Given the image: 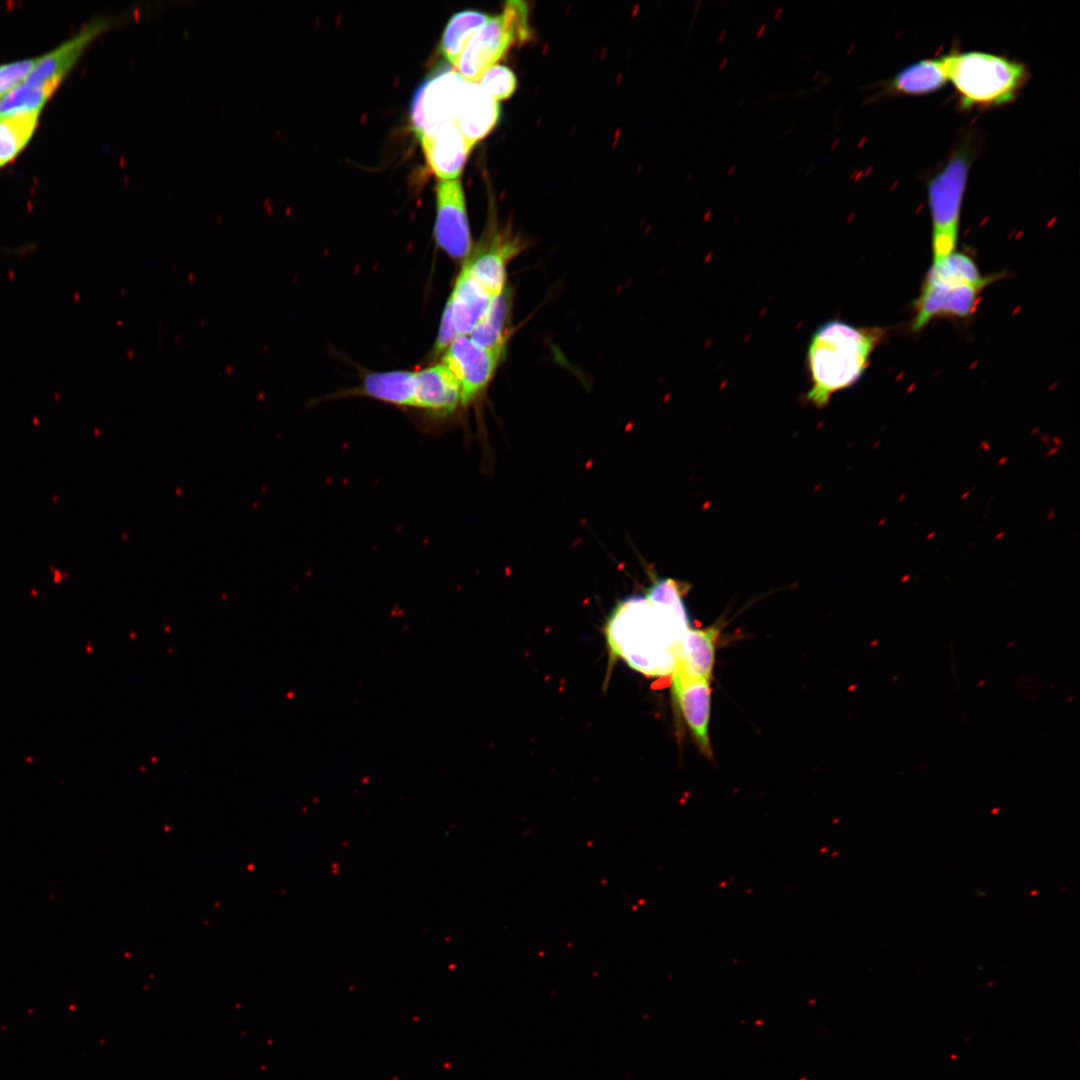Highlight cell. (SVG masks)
Returning <instances> with one entry per match:
<instances>
[{
    "instance_id": "obj_1",
    "label": "cell",
    "mask_w": 1080,
    "mask_h": 1080,
    "mask_svg": "<svg viewBox=\"0 0 1080 1080\" xmlns=\"http://www.w3.org/2000/svg\"><path fill=\"white\" fill-rule=\"evenodd\" d=\"M689 618L645 597L620 602L607 624L610 649L633 669L656 676L673 673L675 649Z\"/></svg>"
},
{
    "instance_id": "obj_2",
    "label": "cell",
    "mask_w": 1080,
    "mask_h": 1080,
    "mask_svg": "<svg viewBox=\"0 0 1080 1080\" xmlns=\"http://www.w3.org/2000/svg\"><path fill=\"white\" fill-rule=\"evenodd\" d=\"M885 333L882 327H858L836 319L819 325L806 352L810 388L805 401L825 408L836 392L856 384Z\"/></svg>"
},
{
    "instance_id": "obj_3",
    "label": "cell",
    "mask_w": 1080,
    "mask_h": 1080,
    "mask_svg": "<svg viewBox=\"0 0 1080 1080\" xmlns=\"http://www.w3.org/2000/svg\"><path fill=\"white\" fill-rule=\"evenodd\" d=\"M993 280V276H983L967 254L952 252L933 260L914 303L912 329L919 331L936 317L969 316Z\"/></svg>"
},
{
    "instance_id": "obj_4",
    "label": "cell",
    "mask_w": 1080,
    "mask_h": 1080,
    "mask_svg": "<svg viewBox=\"0 0 1080 1080\" xmlns=\"http://www.w3.org/2000/svg\"><path fill=\"white\" fill-rule=\"evenodd\" d=\"M939 59L947 80L953 83L965 108L1008 103L1027 79V70L1022 63L992 53H950Z\"/></svg>"
},
{
    "instance_id": "obj_5",
    "label": "cell",
    "mask_w": 1080,
    "mask_h": 1080,
    "mask_svg": "<svg viewBox=\"0 0 1080 1080\" xmlns=\"http://www.w3.org/2000/svg\"><path fill=\"white\" fill-rule=\"evenodd\" d=\"M530 33L527 3L508 1L503 12L490 17L468 41L455 65L458 74L475 83L509 48L528 41Z\"/></svg>"
},
{
    "instance_id": "obj_6",
    "label": "cell",
    "mask_w": 1080,
    "mask_h": 1080,
    "mask_svg": "<svg viewBox=\"0 0 1080 1080\" xmlns=\"http://www.w3.org/2000/svg\"><path fill=\"white\" fill-rule=\"evenodd\" d=\"M970 162L969 150L960 147L928 182L933 260L949 255L956 248Z\"/></svg>"
},
{
    "instance_id": "obj_7",
    "label": "cell",
    "mask_w": 1080,
    "mask_h": 1080,
    "mask_svg": "<svg viewBox=\"0 0 1080 1080\" xmlns=\"http://www.w3.org/2000/svg\"><path fill=\"white\" fill-rule=\"evenodd\" d=\"M465 83L458 72L440 68L418 87L410 109L411 122L418 138L455 123Z\"/></svg>"
},
{
    "instance_id": "obj_8",
    "label": "cell",
    "mask_w": 1080,
    "mask_h": 1080,
    "mask_svg": "<svg viewBox=\"0 0 1080 1080\" xmlns=\"http://www.w3.org/2000/svg\"><path fill=\"white\" fill-rule=\"evenodd\" d=\"M444 352L442 364L456 379L463 406L485 389L503 355L478 346L469 336L456 337Z\"/></svg>"
},
{
    "instance_id": "obj_9",
    "label": "cell",
    "mask_w": 1080,
    "mask_h": 1080,
    "mask_svg": "<svg viewBox=\"0 0 1080 1080\" xmlns=\"http://www.w3.org/2000/svg\"><path fill=\"white\" fill-rule=\"evenodd\" d=\"M434 235L437 245L452 258L469 255L471 235L464 192L457 179L441 180L437 184Z\"/></svg>"
},
{
    "instance_id": "obj_10",
    "label": "cell",
    "mask_w": 1080,
    "mask_h": 1080,
    "mask_svg": "<svg viewBox=\"0 0 1080 1080\" xmlns=\"http://www.w3.org/2000/svg\"><path fill=\"white\" fill-rule=\"evenodd\" d=\"M672 690L682 716L701 751L711 757L709 722L711 713L710 680L693 677L675 668Z\"/></svg>"
},
{
    "instance_id": "obj_11",
    "label": "cell",
    "mask_w": 1080,
    "mask_h": 1080,
    "mask_svg": "<svg viewBox=\"0 0 1080 1080\" xmlns=\"http://www.w3.org/2000/svg\"><path fill=\"white\" fill-rule=\"evenodd\" d=\"M416 407L431 417L447 418L463 406L460 387L441 363L415 372Z\"/></svg>"
},
{
    "instance_id": "obj_12",
    "label": "cell",
    "mask_w": 1080,
    "mask_h": 1080,
    "mask_svg": "<svg viewBox=\"0 0 1080 1080\" xmlns=\"http://www.w3.org/2000/svg\"><path fill=\"white\" fill-rule=\"evenodd\" d=\"M109 24L110 21L105 18L89 23L71 40L39 57L23 81L33 85L50 84L57 87L85 47Z\"/></svg>"
},
{
    "instance_id": "obj_13",
    "label": "cell",
    "mask_w": 1080,
    "mask_h": 1080,
    "mask_svg": "<svg viewBox=\"0 0 1080 1080\" xmlns=\"http://www.w3.org/2000/svg\"><path fill=\"white\" fill-rule=\"evenodd\" d=\"M426 161L441 180H455L462 171L472 145L455 123L419 137Z\"/></svg>"
},
{
    "instance_id": "obj_14",
    "label": "cell",
    "mask_w": 1080,
    "mask_h": 1080,
    "mask_svg": "<svg viewBox=\"0 0 1080 1080\" xmlns=\"http://www.w3.org/2000/svg\"><path fill=\"white\" fill-rule=\"evenodd\" d=\"M499 116L498 101L489 96L479 84L466 81L455 117V124L466 140L474 146L491 132Z\"/></svg>"
},
{
    "instance_id": "obj_15",
    "label": "cell",
    "mask_w": 1080,
    "mask_h": 1080,
    "mask_svg": "<svg viewBox=\"0 0 1080 1080\" xmlns=\"http://www.w3.org/2000/svg\"><path fill=\"white\" fill-rule=\"evenodd\" d=\"M519 248L518 240L495 238L489 248L479 251L463 269L494 297L506 288V265Z\"/></svg>"
},
{
    "instance_id": "obj_16",
    "label": "cell",
    "mask_w": 1080,
    "mask_h": 1080,
    "mask_svg": "<svg viewBox=\"0 0 1080 1080\" xmlns=\"http://www.w3.org/2000/svg\"><path fill=\"white\" fill-rule=\"evenodd\" d=\"M719 632L716 626L704 629L688 628L676 645L675 668L693 677L711 681Z\"/></svg>"
},
{
    "instance_id": "obj_17",
    "label": "cell",
    "mask_w": 1080,
    "mask_h": 1080,
    "mask_svg": "<svg viewBox=\"0 0 1080 1080\" xmlns=\"http://www.w3.org/2000/svg\"><path fill=\"white\" fill-rule=\"evenodd\" d=\"M493 297L462 269L448 303L458 336H468Z\"/></svg>"
},
{
    "instance_id": "obj_18",
    "label": "cell",
    "mask_w": 1080,
    "mask_h": 1080,
    "mask_svg": "<svg viewBox=\"0 0 1080 1080\" xmlns=\"http://www.w3.org/2000/svg\"><path fill=\"white\" fill-rule=\"evenodd\" d=\"M511 306L510 290L505 288L491 299L468 335L470 339L484 349L503 353L509 336Z\"/></svg>"
},
{
    "instance_id": "obj_19",
    "label": "cell",
    "mask_w": 1080,
    "mask_h": 1080,
    "mask_svg": "<svg viewBox=\"0 0 1080 1080\" xmlns=\"http://www.w3.org/2000/svg\"><path fill=\"white\" fill-rule=\"evenodd\" d=\"M360 394L403 408L416 407L415 372H374L365 376Z\"/></svg>"
},
{
    "instance_id": "obj_20",
    "label": "cell",
    "mask_w": 1080,
    "mask_h": 1080,
    "mask_svg": "<svg viewBox=\"0 0 1080 1080\" xmlns=\"http://www.w3.org/2000/svg\"><path fill=\"white\" fill-rule=\"evenodd\" d=\"M939 58L923 59L900 70L890 81V90L904 95H923L947 82Z\"/></svg>"
},
{
    "instance_id": "obj_21",
    "label": "cell",
    "mask_w": 1080,
    "mask_h": 1080,
    "mask_svg": "<svg viewBox=\"0 0 1080 1080\" xmlns=\"http://www.w3.org/2000/svg\"><path fill=\"white\" fill-rule=\"evenodd\" d=\"M489 19L487 14L472 10L461 11L452 16L440 44V51L445 59L455 66L468 41Z\"/></svg>"
},
{
    "instance_id": "obj_22",
    "label": "cell",
    "mask_w": 1080,
    "mask_h": 1080,
    "mask_svg": "<svg viewBox=\"0 0 1080 1080\" xmlns=\"http://www.w3.org/2000/svg\"><path fill=\"white\" fill-rule=\"evenodd\" d=\"M38 116L39 112L0 116V167L11 161L27 144Z\"/></svg>"
},
{
    "instance_id": "obj_23",
    "label": "cell",
    "mask_w": 1080,
    "mask_h": 1080,
    "mask_svg": "<svg viewBox=\"0 0 1080 1080\" xmlns=\"http://www.w3.org/2000/svg\"><path fill=\"white\" fill-rule=\"evenodd\" d=\"M56 88L50 84L33 85L22 81L0 98V116L40 112Z\"/></svg>"
},
{
    "instance_id": "obj_24",
    "label": "cell",
    "mask_w": 1080,
    "mask_h": 1080,
    "mask_svg": "<svg viewBox=\"0 0 1080 1080\" xmlns=\"http://www.w3.org/2000/svg\"><path fill=\"white\" fill-rule=\"evenodd\" d=\"M688 585L671 578L657 580L648 589L645 598L652 604L668 607L678 614L688 617L684 596Z\"/></svg>"
},
{
    "instance_id": "obj_25",
    "label": "cell",
    "mask_w": 1080,
    "mask_h": 1080,
    "mask_svg": "<svg viewBox=\"0 0 1080 1080\" xmlns=\"http://www.w3.org/2000/svg\"><path fill=\"white\" fill-rule=\"evenodd\" d=\"M479 85L489 96L499 101L513 95L517 87V79L511 69L495 64L482 75Z\"/></svg>"
},
{
    "instance_id": "obj_26",
    "label": "cell",
    "mask_w": 1080,
    "mask_h": 1080,
    "mask_svg": "<svg viewBox=\"0 0 1080 1080\" xmlns=\"http://www.w3.org/2000/svg\"><path fill=\"white\" fill-rule=\"evenodd\" d=\"M37 60L28 59L0 66V97L23 81Z\"/></svg>"
},
{
    "instance_id": "obj_27",
    "label": "cell",
    "mask_w": 1080,
    "mask_h": 1080,
    "mask_svg": "<svg viewBox=\"0 0 1080 1080\" xmlns=\"http://www.w3.org/2000/svg\"><path fill=\"white\" fill-rule=\"evenodd\" d=\"M456 337H458V334L453 324L450 305L447 302L441 318L440 329L435 343V352H444Z\"/></svg>"
}]
</instances>
